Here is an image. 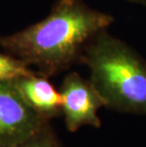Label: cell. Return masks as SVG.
<instances>
[{"label": "cell", "mask_w": 146, "mask_h": 147, "mask_svg": "<svg viewBox=\"0 0 146 147\" xmlns=\"http://www.w3.org/2000/svg\"><path fill=\"white\" fill-rule=\"evenodd\" d=\"M113 22L83 0H57L45 19L0 36V49L48 78L80 63L86 46Z\"/></svg>", "instance_id": "obj_1"}, {"label": "cell", "mask_w": 146, "mask_h": 147, "mask_svg": "<svg viewBox=\"0 0 146 147\" xmlns=\"http://www.w3.org/2000/svg\"><path fill=\"white\" fill-rule=\"evenodd\" d=\"M48 124L27 104L12 82H0V147H15Z\"/></svg>", "instance_id": "obj_3"}, {"label": "cell", "mask_w": 146, "mask_h": 147, "mask_svg": "<svg viewBox=\"0 0 146 147\" xmlns=\"http://www.w3.org/2000/svg\"><path fill=\"white\" fill-rule=\"evenodd\" d=\"M35 72L23 61L0 49V82H12Z\"/></svg>", "instance_id": "obj_6"}, {"label": "cell", "mask_w": 146, "mask_h": 147, "mask_svg": "<svg viewBox=\"0 0 146 147\" xmlns=\"http://www.w3.org/2000/svg\"><path fill=\"white\" fill-rule=\"evenodd\" d=\"M15 147H61L48 124L43 129Z\"/></svg>", "instance_id": "obj_7"}, {"label": "cell", "mask_w": 146, "mask_h": 147, "mask_svg": "<svg viewBox=\"0 0 146 147\" xmlns=\"http://www.w3.org/2000/svg\"><path fill=\"white\" fill-rule=\"evenodd\" d=\"M129 1L132 2H137V3H141V4L146 5V0H129Z\"/></svg>", "instance_id": "obj_8"}, {"label": "cell", "mask_w": 146, "mask_h": 147, "mask_svg": "<svg viewBox=\"0 0 146 147\" xmlns=\"http://www.w3.org/2000/svg\"><path fill=\"white\" fill-rule=\"evenodd\" d=\"M25 101L45 120L62 113V96L48 77L38 72L12 81Z\"/></svg>", "instance_id": "obj_5"}, {"label": "cell", "mask_w": 146, "mask_h": 147, "mask_svg": "<svg viewBox=\"0 0 146 147\" xmlns=\"http://www.w3.org/2000/svg\"><path fill=\"white\" fill-rule=\"evenodd\" d=\"M80 63L88 67L105 107L146 115V62L127 44L104 30L86 46Z\"/></svg>", "instance_id": "obj_2"}, {"label": "cell", "mask_w": 146, "mask_h": 147, "mask_svg": "<svg viewBox=\"0 0 146 147\" xmlns=\"http://www.w3.org/2000/svg\"><path fill=\"white\" fill-rule=\"evenodd\" d=\"M62 113L68 131L76 132L83 126L99 128L101 120L98 110L105 107V102L90 80H85L77 72L68 73L63 81Z\"/></svg>", "instance_id": "obj_4"}]
</instances>
